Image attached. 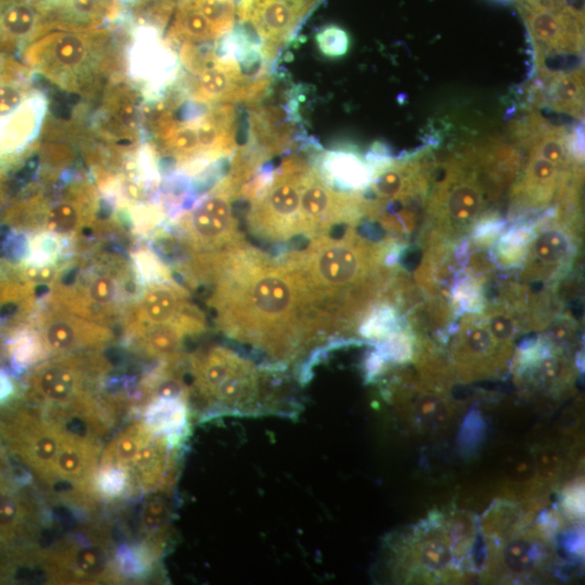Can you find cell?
Masks as SVG:
<instances>
[{"label":"cell","instance_id":"cell-1","mask_svg":"<svg viewBox=\"0 0 585 585\" xmlns=\"http://www.w3.org/2000/svg\"><path fill=\"white\" fill-rule=\"evenodd\" d=\"M214 310L231 337L264 349H289L330 323L301 271L243 244L218 259Z\"/></svg>","mask_w":585,"mask_h":585},{"label":"cell","instance_id":"cell-2","mask_svg":"<svg viewBox=\"0 0 585 585\" xmlns=\"http://www.w3.org/2000/svg\"><path fill=\"white\" fill-rule=\"evenodd\" d=\"M390 246L360 236L351 226L338 237L327 233L313 238L288 259L301 271L322 308L334 321L365 314L377 297L381 266Z\"/></svg>","mask_w":585,"mask_h":585},{"label":"cell","instance_id":"cell-3","mask_svg":"<svg viewBox=\"0 0 585 585\" xmlns=\"http://www.w3.org/2000/svg\"><path fill=\"white\" fill-rule=\"evenodd\" d=\"M108 31L102 29L49 30L22 50L30 69L72 92L92 81Z\"/></svg>","mask_w":585,"mask_h":585},{"label":"cell","instance_id":"cell-4","mask_svg":"<svg viewBox=\"0 0 585 585\" xmlns=\"http://www.w3.org/2000/svg\"><path fill=\"white\" fill-rule=\"evenodd\" d=\"M309 162L299 155L287 157L272 172L266 185L251 199L249 229L271 242H285L301 234L300 195Z\"/></svg>","mask_w":585,"mask_h":585},{"label":"cell","instance_id":"cell-5","mask_svg":"<svg viewBox=\"0 0 585 585\" xmlns=\"http://www.w3.org/2000/svg\"><path fill=\"white\" fill-rule=\"evenodd\" d=\"M36 516L15 476L0 466V580L11 578L18 567L40 562L42 551L35 548Z\"/></svg>","mask_w":585,"mask_h":585},{"label":"cell","instance_id":"cell-6","mask_svg":"<svg viewBox=\"0 0 585 585\" xmlns=\"http://www.w3.org/2000/svg\"><path fill=\"white\" fill-rule=\"evenodd\" d=\"M117 550L101 534L66 537L42 552V564L56 583H117Z\"/></svg>","mask_w":585,"mask_h":585},{"label":"cell","instance_id":"cell-7","mask_svg":"<svg viewBox=\"0 0 585 585\" xmlns=\"http://www.w3.org/2000/svg\"><path fill=\"white\" fill-rule=\"evenodd\" d=\"M517 4L538 49V58L548 52L581 51L584 24L581 10L571 5L549 9L518 0Z\"/></svg>","mask_w":585,"mask_h":585},{"label":"cell","instance_id":"cell-8","mask_svg":"<svg viewBox=\"0 0 585 585\" xmlns=\"http://www.w3.org/2000/svg\"><path fill=\"white\" fill-rule=\"evenodd\" d=\"M240 191L226 177L190 212L188 227L194 238L209 247H234L242 244L232 199Z\"/></svg>","mask_w":585,"mask_h":585},{"label":"cell","instance_id":"cell-9","mask_svg":"<svg viewBox=\"0 0 585 585\" xmlns=\"http://www.w3.org/2000/svg\"><path fill=\"white\" fill-rule=\"evenodd\" d=\"M196 379L203 391L230 401L253 388L255 370L250 363L234 352L214 348L198 363Z\"/></svg>","mask_w":585,"mask_h":585},{"label":"cell","instance_id":"cell-10","mask_svg":"<svg viewBox=\"0 0 585 585\" xmlns=\"http://www.w3.org/2000/svg\"><path fill=\"white\" fill-rule=\"evenodd\" d=\"M560 218L542 225L533 235L524 257L522 277L548 280L569 265L573 256L572 233Z\"/></svg>","mask_w":585,"mask_h":585},{"label":"cell","instance_id":"cell-11","mask_svg":"<svg viewBox=\"0 0 585 585\" xmlns=\"http://www.w3.org/2000/svg\"><path fill=\"white\" fill-rule=\"evenodd\" d=\"M325 173L322 176L329 182H335L342 188L361 190L368 186L374 168L350 153H330L323 161Z\"/></svg>","mask_w":585,"mask_h":585},{"label":"cell","instance_id":"cell-12","mask_svg":"<svg viewBox=\"0 0 585 585\" xmlns=\"http://www.w3.org/2000/svg\"><path fill=\"white\" fill-rule=\"evenodd\" d=\"M583 73L551 74L546 91V102L554 109L581 116L583 110Z\"/></svg>","mask_w":585,"mask_h":585},{"label":"cell","instance_id":"cell-13","mask_svg":"<svg viewBox=\"0 0 585 585\" xmlns=\"http://www.w3.org/2000/svg\"><path fill=\"white\" fill-rule=\"evenodd\" d=\"M143 313L154 326L170 325L181 309V297L172 287L155 286L143 297Z\"/></svg>","mask_w":585,"mask_h":585},{"label":"cell","instance_id":"cell-14","mask_svg":"<svg viewBox=\"0 0 585 585\" xmlns=\"http://www.w3.org/2000/svg\"><path fill=\"white\" fill-rule=\"evenodd\" d=\"M533 235L531 226L519 225L505 232L494 247V261L499 268H510L520 263L526 253Z\"/></svg>","mask_w":585,"mask_h":585},{"label":"cell","instance_id":"cell-15","mask_svg":"<svg viewBox=\"0 0 585 585\" xmlns=\"http://www.w3.org/2000/svg\"><path fill=\"white\" fill-rule=\"evenodd\" d=\"M361 334L365 337H384L395 328L399 314L389 303L382 302L364 314Z\"/></svg>","mask_w":585,"mask_h":585},{"label":"cell","instance_id":"cell-16","mask_svg":"<svg viewBox=\"0 0 585 585\" xmlns=\"http://www.w3.org/2000/svg\"><path fill=\"white\" fill-rule=\"evenodd\" d=\"M481 315L491 335L497 342H509L518 329L516 310L491 307Z\"/></svg>","mask_w":585,"mask_h":585},{"label":"cell","instance_id":"cell-17","mask_svg":"<svg viewBox=\"0 0 585 585\" xmlns=\"http://www.w3.org/2000/svg\"><path fill=\"white\" fill-rule=\"evenodd\" d=\"M8 355L16 368L31 364L39 354V348L34 337L25 330L15 332L6 343Z\"/></svg>","mask_w":585,"mask_h":585},{"label":"cell","instance_id":"cell-18","mask_svg":"<svg viewBox=\"0 0 585 585\" xmlns=\"http://www.w3.org/2000/svg\"><path fill=\"white\" fill-rule=\"evenodd\" d=\"M168 508L165 502L156 495L148 496L140 512V529L152 537L160 532L167 521Z\"/></svg>","mask_w":585,"mask_h":585},{"label":"cell","instance_id":"cell-19","mask_svg":"<svg viewBox=\"0 0 585 585\" xmlns=\"http://www.w3.org/2000/svg\"><path fill=\"white\" fill-rule=\"evenodd\" d=\"M315 40L320 51L328 57L343 56L350 44L347 31L337 25H328L318 30Z\"/></svg>","mask_w":585,"mask_h":585},{"label":"cell","instance_id":"cell-20","mask_svg":"<svg viewBox=\"0 0 585 585\" xmlns=\"http://www.w3.org/2000/svg\"><path fill=\"white\" fill-rule=\"evenodd\" d=\"M325 0H236V15L252 4H273L291 13L300 23Z\"/></svg>","mask_w":585,"mask_h":585},{"label":"cell","instance_id":"cell-21","mask_svg":"<svg viewBox=\"0 0 585 585\" xmlns=\"http://www.w3.org/2000/svg\"><path fill=\"white\" fill-rule=\"evenodd\" d=\"M180 337L174 325L155 326L146 336V347L152 353L168 355L178 349Z\"/></svg>","mask_w":585,"mask_h":585},{"label":"cell","instance_id":"cell-22","mask_svg":"<svg viewBox=\"0 0 585 585\" xmlns=\"http://www.w3.org/2000/svg\"><path fill=\"white\" fill-rule=\"evenodd\" d=\"M46 341L53 351H67L78 342L75 327L66 321L52 322L46 329Z\"/></svg>","mask_w":585,"mask_h":585},{"label":"cell","instance_id":"cell-23","mask_svg":"<svg viewBox=\"0 0 585 585\" xmlns=\"http://www.w3.org/2000/svg\"><path fill=\"white\" fill-rule=\"evenodd\" d=\"M47 224L57 233L70 232L78 224V210L73 203H58L49 211Z\"/></svg>","mask_w":585,"mask_h":585},{"label":"cell","instance_id":"cell-24","mask_svg":"<svg viewBox=\"0 0 585 585\" xmlns=\"http://www.w3.org/2000/svg\"><path fill=\"white\" fill-rule=\"evenodd\" d=\"M507 566L514 571H524L532 564V546L519 541L510 544L505 554Z\"/></svg>","mask_w":585,"mask_h":585},{"label":"cell","instance_id":"cell-25","mask_svg":"<svg viewBox=\"0 0 585 585\" xmlns=\"http://www.w3.org/2000/svg\"><path fill=\"white\" fill-rule=\"evenodd\" d=\"M116 294V284L109 276H99L89 286V296L96 303H108Z\"/></svg>","mask_w":585,"mask_h":585},{"label":"cell","instance_id":"cell-26","mask_svg":"<svg viewBox=\"0 0 585 585\" xmlns=\"http://www.w3.org/2000/svg\"><path fill=\"white\" fill-rule=\"evenodd\" d=\"M421 559L429 568L442 569L450 561V550L444 544L432 542L424 547Z\"/></svg>","mask_w":585,"mask_h":585},{"label":"cell","instance_id":"cell-27","mask_svg":"<svg viewBox=\"0 0 585 585\" xmlns=\"http://www.w3.org/2000/svg\"><path fill=\"white\" fill-rule=\"evenodd\" d=\"M15 391V384L12 377L3 369H0V406L11 401Z\"/></svg>","mask_w":585,"mask_h":585},{"label":"cell","instance_id":"cell-28","mask_svg":"<svg viewBox=\"0 0 585 585\" xmlns=\"http://www.w3.org/2000/svg\"><path fill=\"white\" fill-rule=\"evenodd\" d=\"M154 6H158L166 10H173L176 0H153Z\"/></svg>","mask_w":585,"mask_h":585},{"label":"cell","instance_id":"cell-29","mask_svg":"<svg viewBox=\"0 0 585 585\" xmlns=\"http://www.w3.org/2000/svg\"><path fill=\"white\" fill-rule=\"evenodd\" d=\"M4 195H5V186L2 183V181L0 180V203L2 202Z\"/></svg>","mask_w":585,"mask_h":585},{"label":"cell","instance_id":"cell-30","mask_svg":"<svg viewBox=\"0 0 585 585\" xmlns=\"http://www.w3.org/2000/svg\"><path fill=\"white\" fill-rule=\"evenodd\" d=\"M499 1H509V0H499Z\"/></svg>","mask_w":585,"mask_h":585}]
</instances>
